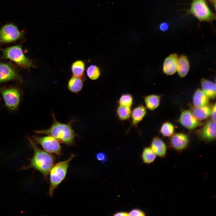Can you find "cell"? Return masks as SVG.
<instances>
[{
  "label": "cell",
  "instance_id": "1",
  "mask_svg": "<svg viewBox=\"0 0 216 216\" xmlns=\"http://www.w3.org/2000/svg\"><path fill=\"white\" fill-rule=\"evenodd\" d=\"M52 116L53 123L49 128L34 130V132L37 134L51 136L67 146H74L75 144L74 139L79 136L72 128V124L75 120L74 118H72L68 123L64 124L57 120L53 112L52 113Z\"/></svg>",
  "mask_w": 216,
  "mask_h": 216
},
{
  "label": "cell",
  "instance_id": "2",
  "mask_svg": "<svg viewBox=\"0 0 216 216\" xmlns=\"http://www.w3.org/2000/svg\"><path fill=\"white\" fill-rule=\"evenodd\" d=\"M31 146L34 151V154L30 159V164L26 166L22 167V170L33 168L39 171L45 179L51 168L54 165L56 158L51 153L42 150L38 147L34 142L29 136L27 137Z\"/></svg>",
  "mask_w": 216,
  "mask_h": 216
},
{
  "label": "cell",
  "instance_id": "3",
  "mask_svg": "<svg viewBox=\"0 0 216 216\" xmlns=\"http://www.w3.org/2000/svg\"><path fill=\"white\" fill-rule=\"evenodd\" d=\"M75 156L74 154H71L67 159L56 163L51 168L49 173L50 187L48 194L50 196H53L55 190L65 178L69 163Z\"/></svg>",
  "mask_w": 216,
  "mask_h": 216
},
{
  "label": "cell",
  "instance_id": "4",
  "mask_svg": "<svg viewBox=\"0 0 216 216\" xmlns=\"http://www.w3.org/2000/svg\"><path fill=\"white\" fill-rule=\"evenodd\" d=\"M0 50L2 52V58L9 59L22 68L29 69L36 67L32 61L25 56L21 45H14Z\"/></svg>",
  "mask_w": 216,
  "mask_h": 216
},
{
  "label": "cell",
  "instance_id": "5",
  "mask_svg": "<svg viewBox=\"0 0 216 216\" xmlns=\"http://www.w3.org/2000/svg\"><path fill=\"white\" fill-rule=\"evenodd\" d=\"M0 93L7 108L11 111H16L22 99L21 89L17 86L3 87L0 88Z\"/></svg>",
  "mask_w": 216,
  "mask_h": 216
},
{
  "label": "cell",
  "instance_id": "6",
  "mask_svg": "<svg viewBox=\"0 0 216 216\" xmlns=\"http://www.w3.org/2000/svg\"><path fill=\"white\" fill-rule=\"evenodd\" d=\"M200 22H210L216 19V15L209 8L207 0H193L188 11Z\"/></svg>",
  "mask_w": 216,
  "mask_h": 216
},
{
  "label": "cell",
  "instance_id": "7",
  "mask_svg": "<svg viewBox=\"0 0 216 216\" xmlns=\"http://www.w3.org/2000/svg\"><path fill=\"white\" fill-rule=\"evenodd\" d=\"M32 138L34 142L40 144L45 151L59 156L62 154L59 142L52 136L48 135L44 136L34 135Z\"/></svg>",
  "mask_w": 216,
  "mask_h": 216
},
{
  "label": "cell",
  "instance_id": "8",
  "mask_svg": "<svg viewBox=\"0 0 216 216\" xmlns=\"http://www.w3.org/2000/svg\"><path fill=\"white\" fill-rule=\"evenodd\" d=\"M23 33L12 23L3 26L0 29V46L10 43L21 38Z\"/></svg>",
  "mask_w": 216,
  "mask_h": 216
},
{
  "label": "cell",
  "instance_id": "9",
  "mask_svg": "<svg viewBox=\"0 0 216 216\" xmlns=\"http://www.w3.org/2000/svg\"><path fill=\"white\" fill-rule=\"evenodd\" d=\"M10 80L22 82V79L15 66L11 63L0 62V83Z\"/></svg>",
  "mask_w": 216,
  "mask_h": 216
},
{
  "label": "cell",
  "instance_id": "10",
  "mask_svg": "<svg viewBox=\"0 0 216 216\" xmlns=\"http://www.w3.org/2000/svg\"><path fill=\"white\" fill-rule=\"evenodd\" d=\"M179 121L182 125L189 130L195 128L199 124V121L189 110H185L182 112Z\"/></svg>",
  "mask_w": 216,
  "mask_h": 216
},
{
  "label": "cell",
  "instance_id": "11",
  "mask_svg": "<svg viewBox=\"0 0 216 216\" xmlns=\"http://www.w3.org/2000/svg\"><path fill=\"white\" fill-rule=\"evenodd\" d=\"M170 141L172 147L176 150L180 151L187 148L189 143V139L186 134L178 133L172 136Z\"/></svg>",
  "mask_w": 216,
  "mask_h": 216
},
{
  "label": "cell",
  "instance_id": "12",
  "mask_svg": "<svg viewBox=\"0 0 216 216\" xmlns=\"http://www.w3.org/2000/svg\"><path fill=\"white\" fill-rule=\"evenodd\" d=\"M178 56L176 53L172 54L164 60L163 67L164 72L167 75H172L177 71Z\"/></svg>",
  "mask_w": 216,
  "mask_h": 216
},
{
  "label": "cell",
  "instance_id": "13",
  "mask_svg": "<svg viewBox=\"0 0 216 216\" xmlns=\"http://www.w3.org/2000/svg\"><path fill=\"white\" fill-rule=\"evenodd\" d=\"M202 139L208 141L216 138V122L212 120L208 121L202 128L200 133Z\"/></svg>",
  "mask_w": 216,
  "mask_h": 216
},
{
  "label": "cell",
  "instance_id": "14",
  "mask_svg": "<svg viewBox=\"0 0 216 216\" xmlns=\"http://www.w3.org/2000/svg\"><path fill=\"white\" fill-rule=\"evenodd\" d=\"M150 148L156 156L161 158L165 156L167 151L166 146L164 142L159 137H155L153 139Z\"/></svg>",
  "mask_w": 216,
  "mask_h": 216
},
{
  "label": "cell",
  "instance_id": "15",
  "mask_svg": "<svg viewBox=\"0 0 216 216\" xmlns=\"http://www.w3.org/2000/svg\"><path fill=\"white\" fill-rule=\"evenodd\" d=\"M147 112L146 108L142 105H139L134 108L131 111V125L130 128L136 126L146 116Z\"/></svg>",
  "mask_w": 216,
  "mask_h": 216
},
{
  "label": "cell",
  "instance_id": "16",
  "mask_svg": "<svg viewBox=\"0 0 216 216\" xmlns=\"http://www.w3.org/2000/svg\"><path fill=\"white\" fill-rule=\"evenodd\" d=\"M84 80L82 79L72 76L68 82V88L71 92L78 94L82 90Z\"/></svg>",
  "mask_w": 216,
  "mask_h": 216
},
{
  "label": "cell",
  "instance_id": "17",
  "mask_svg": "<svg viewBox=\"0 0 216 216\" xmlns=\"http://www.w3.org/2000/svg\"><path fill=\"white\" fill-rule=\"evenodd\" d=\"M202 90L209 98L213 99L216 96L215 83L207 79H202L201 80Z\"/></svg>",
  "mask_w": 216,
  "mask_h": 216
},
{
  "label": "cell",
  "instance_id": "18",
  "mask_svg": "<svg viewBox=\"0 0 216 216\" xmlns=\"http://www.w3.org/2000/svg\"><path fill=\"white\" fill-rule=\"evenodd\" d=\"M190 68V64L187 57L183 55L178 58L177 71L179 76L185 77L188 74Z\"/></svg>",
  "mask_w": 216,
  "mask_h": 216
},
{
  "label": "cell",
  "instance_id": "19",
  "mask_svg": "<svg viewBox=\"0 0 216 216\" xmlns=\"http://www.w3.org/2000/svg\"><path fill=\"white\" fill-rule=\"evenodd\" d=\"M212 108L208 105L195 107L193 109L192 113L198 121L202 120L208 118L211 114Z\"/></svg>",
  "mask_w": 216,
  "mask_h": 216
},
{
  "label": "cell",
  "instance_id": "20",
  "mask_svg": "<svg viewBox=\"0 0 216 216\" xmlns=\"http://www.w3.org/2000/svg\"><path fill=\"white\" fill-rule=\"evenodd\" d=\"M85 66L84 61L81 60H76L72 63L71 70L73 76L85 80L84 71Z\"/></svg>",
  "mask_w": 216,
  "mask_h": 216
},
{
  "label": "cell",
  "instance_id": "21",
  "mask_svg": "<svg viewBox=\"0 0 216 216\" xmlns=\"http://www.w3.org/2000/svg\"><path fill=\"white\" fill-rule=\"evenodd\" d=\"M209 98L202 90L197 89L193 98V103L195 107H200L208 105Z\"/></svg>",
  "mask_w": 216,
  "mask_h": 216
},
{
  "label": "cell",
  "instance_id": "22",
  "mask_svg": "<svg viewBox=\"0 0 216 216\" xmlns=\"http://www.w3.org/2000/svg\"><path fill=\"white\" fill-rule=\"evenodd\" d=\"M144 99L146 108L150 110H155L159 105L160 98L158 95H149L144 97Z\"/></svg>",
  "mask_w": 216,
  "mask_h": 216
},
{
  "label": "cell",
  "instance_id": "23",
  "mask_svg": "<svg viewBox=\"0 0 216 216\" xmlns=\"http://www.w3.org/2000/svg\"><path fill=\"white\" fill-rule=\"evenodd\" d=\"M131 108L119 105L116 110V114L118 118L122 121L128 120L131 116Z\"/></svg>",
  "mask_w": 216,
  "mask_h": 216
},
{
  "label": "cell",
  "instance_id": "24",
  "mask_svg": "<svg viewBox=\"0 0 216 216\" xmlns=\"http://www.w3.org/2000/svg\"><path fill=\"white\" fill-rule=\"evenodd\" d=\"M156 157V155L150 147H147L144 148L142 154V158L144 163L149 164L153 163Z\"/></svg>",
  "mask_w": 216,
  "mask_h": 216
},
{
  "label": "cell",
  "instance_id": "25",
  "mask_svg": "<svg viewBox=\"0 0 216 216\" xmlns=\"http://www.w3.org/2000/svg\"><path fill=\"white\" fill-rule=\"evenodd\" d=\"M86 72L87 76L92 80L98 79L100 75L99 68L97 66L94 64L91 65L88 67Z\"/></svg>",
  "mask_w": 216,
  "mask_h": 216
},
{
  "label": "cell",
  "instance_id": "26",
  "mask_svg": "<svg viewBox=\"0 0 216 216\" xmlns=\"http://www.w3.org/2000/svg\"><path fill=\"white\" fill-rule=\"evenodd\" d=\"M133 102L132 96L130 94L125 93L121 95L118 103L119 105L131 107Z\"/></svg>",
  "mask_w": 216,
  "mask_h": 216
},
{
  "label": "cell",
  "instance_id": "27",
  "mask_svg": "<svg viewBox=\"0 0 216 216\" xmlns=\"http://www.w3.org/2000/svg\"><path fill=\"white\" fill-rule=\"evenodd\" d=\"M174 128L173 125L169 122L164 123L160 129L161 134L165 136H172L174 132Z\"/></svg>",
  "mask_w": 216,
  "mask_h": 216
},
{
  "label": "cell",
  "instance_id": "28",
  "mask_svg": "<svg viewBox=\"0 0 216 216\" xmlns=\"http://www.w3.org/2000/svg\"><path fill=\"white\" fill-rule=\"evenodd\" d=\"M130 216H143L145 215V213L141 210L138 209H134L131 210L129 213Z\"/></svg>",
  "mask_w": 216,
  "mask_h": 216
},
{
  "label": "cell",
  "instance_id": "29",
  "mask_svg": "<svg viewBox=\"0 0 216 216\" xmlns=\"http://www.w3.org/2000/svg\"><path fill=\"white\" fill-rule=\"evenodd\" d=\"M96 158L98 161H103L106 158V154L102 152H99L96 155Z\"/></svg>",
  "mask_w": 216,
  "mask_h": 216
},
{
  "label": "cell",
  "instance_id": "30",
  "mask_svg": "<svg viewBox=\"0 0 216 216\" xmlns=\"http://www.w3.org/2000/svg\"><path fill=\"white\" fill-rule=\"evenodd\" d=\"M216 104L215 103L212 109L211 113V115L212 120L214 121H216Z\"/></svg>",
  "mask_w": 216,
  "mask_h": 216
},
{
  "label": "cell",
  "instance_id": "31",
  "mask_svg": "<svg viewBox=\"0 0 216 216\" xmlns=\"http://www.w3.org/2000/svg\"><path fill=\"white\" fill-rule=\"evenodd\" d=\"M168 28V24L164 22L161 23L160 26V29L162 31H166Z\"/></svg>",
  "mask_w": 216,
  "mask_h": 216
},
{
  "label": "cell",
  "instance_id": "32",
  "mask_svg": "<svg viewBox=\"0 0 216 216\" xmlns=\"http://www.w3.org/2000/svg\"><path fill=\"white\" fill-rule=\"evenodd\" d=\"M114 216H129L128 213L125 212H119L115 213Z\"/></svg>",
  "mask_w": 216,
  "mask_h": 216
},
{
  "label": "cell",
  "instance_id": "33",
  "mask_svg": "<svg viewBox=\"0 0 216 216\" xmlns=\"http://www.w3.org/2000/svg\"><path fill=\"white\" fill-rule=\"evenodd\" d=\"M210 2L213 5L215 9L216 8V0H210Z\"/></svg>",
  "mask_w": 216,
  "mask_h": 216
},
{
  "label": "cell",
  "instance_id": "34",
  "mask_svg": "<svg viewBox=\"0 0 216 216\" xmlns=\"http://www.w3.org/2000/svg\"><path fill=\"white\" fill-rule=\"evenodd\" d=\"M1 99H0V101H1Z\"/></svg>",
  "mask_w": 216,
  "mask_h": 216
}]
</instances>
